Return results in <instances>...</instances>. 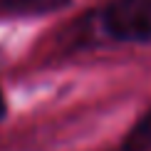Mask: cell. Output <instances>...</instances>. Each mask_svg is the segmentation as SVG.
Instances as JSON below:
<instances>
[{
  "instance_id": "6da1fadb",
  "label": "cell",
  "mask_w": 151,
  "mask_h": 151,
  "mask_svg": "<svg viewBox=\"0 0 151 151\" xmlns=\"http://www.w3.org/2000/svg\"><path fill=\"white\" fill-rule=\"evenodd\" d=\"M104 30L119 42L151 40V0H111L102 12Z\"/></svg>"
},
{
  "instance_id": "7a4b0ae2",
  "label": "cell",
  "mask_w": 151,
  "mask_h": 151,
  "mask_svg": "<svg viewBox=\"0 0 151 151\" xmlns=\"http://www.w3.org/2000/svg\"><path fill=\"white\" fill-rule=\"evenodd\" d=\"M65 5H70V0H0V8L15 15H47Z\"/></svg>"
},
{
  "instance_id": "3957f363",
  "label": "cell",
  "mask_w": 151,
  "mask_h": 151,
  "mask_svg": "<svg viewBox=\"0 0 151 151\" xmlns=\"http://www.w3.org/2000/svg\"><path fill=\"white\" fill-rule=\"evenodd\" d=\"M124 151H151V109L127 134V139H124Z\"/></svg>"
},
{
  "instance_id": "277c9868",
  "label": "cell",
  "mask_w": 151,
  "mask_h": 151,
  "mask_svg": "<svg viewBox=\"0 0 151 151\" xmlns=\"http://www.w3.org/2000/svg\"><path fill=\"white\" fill-rule=\"evenodd\" d=\"M5 116V97H3V92H0V119Z\"/></svg>"
}]
</instances>
